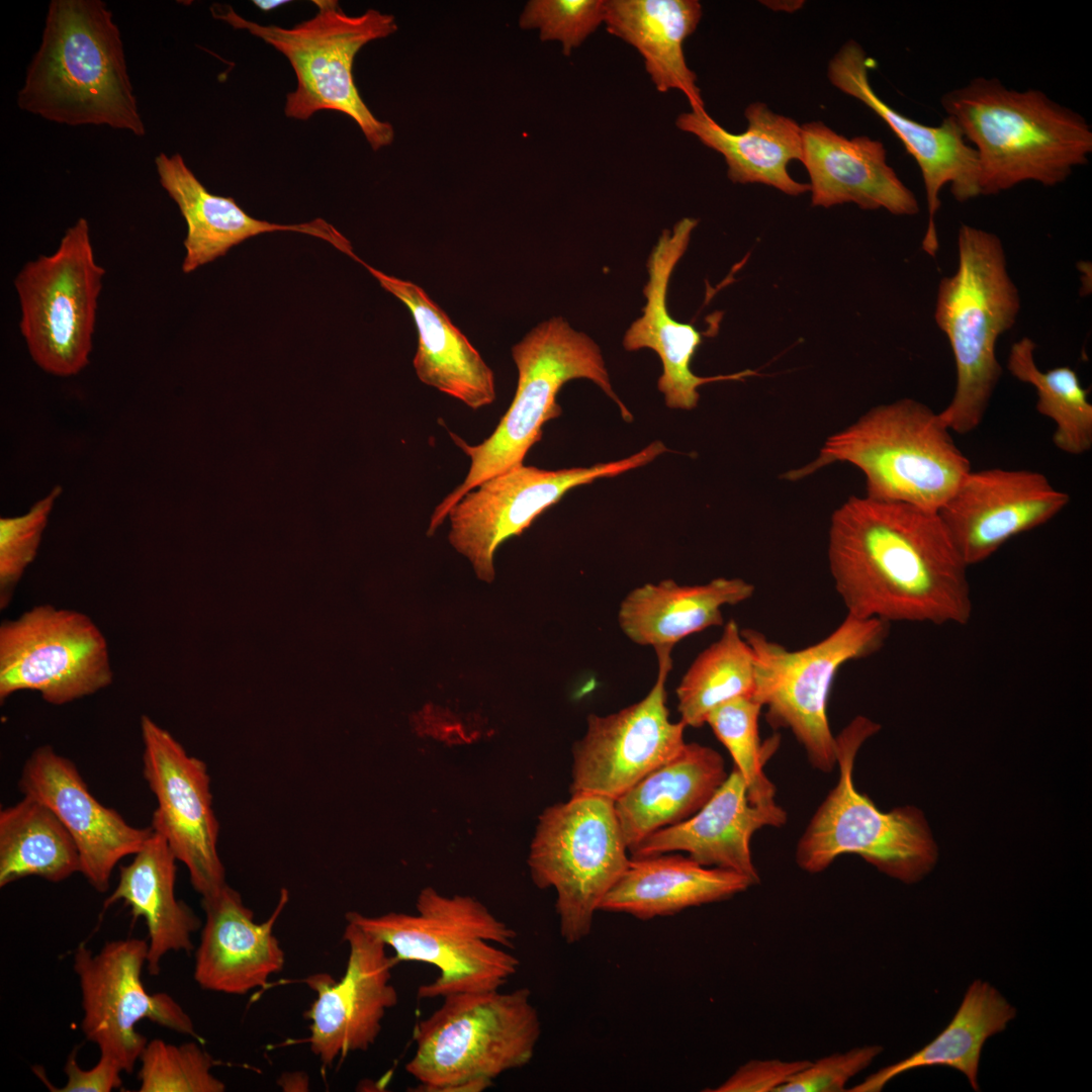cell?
Wrapping results in <instances>:
<instances>
[{
	"mask_svg": "<svg viewBox=\"0 0 1092 1092\" xmlns=\"http://www.w3.org/2000/svg\"><path fill=\"white\" fill-rule=\"evenodd\" d=\"M828 562L847 615L966 625L968 565L937 513L850 496L831 516Z\"/></svg>",
	"mask_w": 1092,
	"mask_h": 1092,
	"instance_id": "1",
	"label": "cell"
},
{
	"mask_svg": "<svg viewBox=\"0 0 1092 1092\" xmlns=\"http://www.w3.org/2000/svg\"><path fill=\"white\" fill-rule=\"evenodd\" d=\"M17 105L61 124L145 134L120 31L103 1H51Z\"/></svg>",
	"mask_w": 1092,
	"mask_h": 1092,
	"instance_id": "2",
	"label": "cell"
},
{
	"mask_svg": "<svg viewBox=\"0 0 1092 1092\" xmlns=\"http://www.w3.org/2000/svg\"><path fill=\"white\" fill-rule=\"evenodd\" d=\"M940 104L977 153L980 195L1027 181L1059 185L1092 153L1088 121L1037 89L977 77L944 93Z\"/></svg>",
	"mask_w": 1092,
	"mask_h": 1092,
	"instance_id": "3",
	"label": "cell"
},
{
	"mask_svg": "<svg viewBox=\"0 0 1092 1092\" xmlns=\"http://www.w3.org/2000/svg\"><path fill=\"white\" fill-rule=\"evenodd\" d=\"M839 462L860 470L866 496L933 513L972 470L938 413L912 398L871 408L785 478L800 480Z\"/></svg>",
	"mask_w": 1092,
	"mask_h": 1092,
	"instance_id": "4",
	"label": "cell"
},
{
	"mask_svg": "<svg viewBox=\"0 0 1092 1092\" xmlns=\"http://www.w3.org/2000/svg\"><path fill=\"white\" fill-rule=\"evenodd\" d=\"M957 243V269L939 282L934 320L957 373L953 396L938 415L949 431L964 435L985 417L1002 375L996 345L1015 325L1021 304L997 235L962 224Z\"/></svg>",
	"mask_w": 1092,
	"mask_h": 1092,
	"instance_id": "5",
	"label": "cell"
},
{
	"mask_svg": "<svg viewBox=\"0 0 1092 1092\" xmlns=\"http://www.w3.org/2000/svg\"><path fill=\"white\" fill-rule=\"evenodd\" d=\"M512 356L518 369L517 389L493 433L477 445H469L450 433L470 458V467L463 482L436 507L429 535L465 493L488 478L523 465L528 451L541 440L544 424L561 415L556 398L566 382L580 378L593 381L617 403L623 419L632 421L631 413L612 388L599 346L564 318L556 316L539 324L513 346Z\"/></svg>",
	"mask_w": 1092,
	"mask_h": 1092,
	"instance_id": "6",
	"label": "cell"
},
{
	"mask_svg": "<svg viewBox=\"0 0 1092 1092\" xmlns=\"http://www.w3.org/2000/svg\"><path fill=\"white\" fill-rule=\"evenodd\" d=\"M541 1021L528 988L443 998L414 1032L405 1071L426 1092H480L534 1057Z\"/></svg>",
	"mask_w": 1092,
	"mask_h": 1092,
	"instance_id": "7",
	"label": "cell"
},
{
	"mask_svg": "<svg viewBox=\"0 0 1092 1092\" xmlns=\"http://www.w3.org/2000/svg\"><path fill=\"white\" fill-rule=\"evenodd\" d=\"M416 907V914L351 911L346 921L393 949L398 963L420 962L439 970L433 982L419 987V999L497 990L517 973L518 958L504 949L514 947L517 932L477 899L426 887Z\"/></svg>",
	"mask_w": 1092,
	"mask_h": 1092,
	"instance_id": "8",
	"label": "cell"
},
{
	"mask_svg": "<svg viewBox=\"0 0 1092 1092\" xmlns=\"http://www.w3.org/2000/svg\"><path fill=\"white\" fill-rule=\"evenodd\" d=\"M880 729L859 715L835 736L838 781L797 843L795 859L801 870L818 874L838 856L856 854L886 876L914 884L934 868L937 846L922 811L910 805L881 811L854 786L855 757Z\"/></svg>",
	"mask_w": 1092,
	"mask_h": 1092,
	"instance_id": "9",
	"label": "cell"
},
{
	"mask_svg": "<svg viewBox=\"0 0 1092 1092\" xmlns=\"http://www.w3.org/2000/svg\"><path fill=\"white\" fill-rule=\"evenodd\" d=\"M313 17L285 28L262 25L222 8L215 16L235 28L248 30L282 53L290 62L297 86L286 96L287 117L306 120L321 110L345 113L360 127L374 151L390 145L394 130L379 120L361 98L353 77L358 52L368 42L397 30L393 15L369 9L346 14L335 0H314Z\"/></svg>",
	"mask_w": 1092,
	"mask_h": 1092,
	"instance_id": "10",
	"label": "cell"
},
{
	"mask_svg": "<svg viewBox=\"0 0 1092 1092\" xmlns=\"http://www.w3.org/2000/svg\"><path fill=\"white\" fill-rule=\"evenodd\" d=\"M890 623L846 615L827 637L808 647L789 650L754 629L741 634L754 654L753 698L766 709L774 728L789 729L822 772L836 765V741L828 719L830 690L840 667L878 652Z\"/></svg>",
	"mask_w": 1092,
	"mask_h": 1092,
	"instance_id": "11",
	"label": "cell"
},
{
	"mask_svg": "<svg viewBox=\"0 0 1092 1092\" xmlns=\"http://www.w3.org/2000/svg\"><path fill=\"white\" fill-rule=\"evenodd\" d=\"M627 850L612 800L571 796L541 814L528 866L538 888L555 890L566 943L590 933L595 913L628 866Z\"/></svg>",
	"mask_w": 1092,
	"mask_h": 1092,
	"instance_id": "12",
	"label": "cell"
},
{
	"mask_svg": "<svg viewBox=\"0 0 1092 1092\" xmlns=\"http://www.w3.org/2000/svg\"><path fill=\"white\" fill-rule=\"evenodd\" d=\"M104 274L85 217L65 232L53 254L27 262L17 274L20 332L43 371L68 377L87 366Z\"/></svg>",
	"mask_w": 1092,
	"mask_h": 1092,
	"instance_id": "13",
	"label": "cell"
},
{
	"mask_svg": "<svg viewBox=\"0 0 1092 1092\" xmlns=\"http://www.w3.org/2000/svg\"><path fill=\"white\" fill-rule=\"evenodd\" d=\"M113 680L108 643L86 614L43 604L0 626V701L37 692L62 706Z\"/></svg>",
	"mask_w": 1092,
	"mask_h": 1092,
	"instance_id": "14",
	"label": "cell"
},
{
	"mask_svg": "<svg viewBox=\"0 0 1092 1092\" xmlns=\"http://www.w3.org/2000/svg\"><path fill=\"white\" fill-rule=\"evenodd\" d=\"M667 451L655 441L627 458L590 467L545 470L524 464L488 478L465 493L448 512V539L469 560L482 581L494 579V554L520 535L570 489L596 479L641 467Z\"/></svg>",
	"mask_w": 1092,
	"mask_h": 1092,
	"instance_id": "15",
	"label": "cell"
},
{
	"mask_svg": "<svg viewBox=\"0 0 1092 1092\" xmlns=\"http://www.w3.org/2000/svg\"><path fill=\"white\" fill-rule=\"evenodd\" d=\"M148 941L140 938L107 941L96 953L81 943L73 969L79 979L83 1016L81 1029L100 1055L114 1060L130 1074L148 1039L136 1024L148 1019L172 1031L198 1037L182 1006L164 992L150 994L142 972Z\"/></svg>",
	"mask_w": 1092,
	"mask_h": 1092,
	"instance_id": "16",
	"label": "cell"
},
{
	"mask_svg": "<svg viewBox=\"0 0 1092 1092\" xmlns=\"http://www.w3.org/2000/svg\"><path fill=\"white\" fill-rule=\"evenodd\" d=\"M658 672L639 702L607 716L589 714L584 736L573 746L571 796L616 801L685 746L684 722H671L666 680L670 646L654 648Z\"/></svg>",
	"mask_w": 1092,
	"mask_h": 1092,
	"instance_id": "17",
	"label": "cell"
},
{
	"mask_svg": "<svg viewBox=\"0 0 1092 1092\" xmlns=\"http://www.w3.org/2000/svg\"><path fill=\"white\" fill-rule=\"evenodd\" d=\"M140 724L143 776L157 800L150 826L185 864L194 890L207 896L226 884L207 766L151 717Z\"/></svg>",
	"mask_w": 1092,
	"mask_h": 1092,
	"instance_id": "18",
	"label": "cell"
},
{
	"mask_svg": "<svg viewBox=\"0 0 1092 1092\" xmlns=\"http://www.w3.org/2000/svg\"><path fill=\"white\" fill-rule=\"evenodd\" d=\"M349 956L343 977L329 974L304 979L316 998L304 1012L310 1021L306 1038L322 1064L368 1050L377 1039L386 1011L397 1004L391 971L398 964L386 945L371 933L347 921L343 934Z\"/></svg>",
	"mask_w": 1092,
	"mask_h": 1092,
	"instance_id": "19",
	"label": "cell"
},
{
	"mask_svg": "<svg viewBox=\"0 0 1092 1092\" xmlns=\"http://www.w3.org/2000/svg\"><path fill=\"white\" fill-rule=\"evenodd\" d=\"M871 64L872 60L861 46L849 40L829 62L827 76L835 88L875 112L917 163L928 210L922 249L935 257L939 247L935 222L940 206L939 193L949 185L960 202L980 195L977 153L950 117L945 116L937 125H926L901 114L882 100L870 83Z\"/></svg>",
	"mask_w": 1092,
	"mask_h": 1092,
	"instance_id": "20",
	"label": "cell"
},
{
	"mask_svg": "<svg viewBox=\"0 0 1092 1092\" xmlns=\"http://www.w3.org/2000/svg\"><path fill=\"white\" fill-rule=\"evenodd\" d=\"M1070 496L1026 469L970 471L937 512L968 566L985 561L1013 537L1056 517Z\"/></svg>",
	"mask_w": 1092,
	"mask_h": 1092,
	"instance_id": "21",
	"label": "cell"
},
{
	"mask_svg": "<svg viewBox=\"0 0 1092 1092\" xmlns=\"http://www.w3.org/2000/svg\"><path fill=\"white\" fill-rule=\"evenodd\" d=\"M18 788L23 796L39 800L58 816L78 847L80 873L99 893L108 890L117 862L135 854L154 832L151 826L128 824L117 811L101 804L74 762L50 745H41L29 755Z\"/></svg>",
	"mask_w": 1092,
	"mask_h": 1092,
	"instance_id": "22",
	"label": "cell"
},
{
	"mask_svg": "<svg viewBox=\"0 0 1092 1092\" xmlns=\"http://www.w3.org/2000/svg\"><path fill=\"white\" fill-rule=\"evenodd\" d=\"M698 219L684 217L671 230H663L648 260V280L643 293L646 303L642 315L626 331L623 346L627 351L653 350L660 358L662 373L657 386L670 408L690 411L698 405L699 388L710 382L742 380L755 375L752 370L702 377L691 368L693 357L702 344V334L691 324L674 320L667 307V290L672 272L689 246Z\"/></svg>",
	"mask_w": 1092,
	"mask_h": 1092,
	"instance_id": "23",
	"label": "cell"
},
{
	"mask_svg": "<svg viewBox=\"0 0 1092 1092\" xmlns=\"http://www.w3.org/2000/svg\"><path fill=\"white\" fill-rule=\"evenodd\" d=\"M288 900V891L282 889L271 916L257 923L241 894L228 884L203 896L205 922L193 974L198 986L231 995L265 987L284 966V952L273 928Z\"/></svg>",
	"mask_w": 1092,
	"mask_h": 1092,
	"instance_id": "24",
	"label": "cell"
},
{
	"mask_svg": "<svg viewBox=\"0 0 1092 1092\" xmlns=\"http://www.w3.org/2000/svg\"><path fill=\"white\" fill-rule=\"evenodd\" d=\"M787 820L786 810L777 803L751 804L745 782L733 767L696 814L651 833L629 851L633 857L686 851L702 866L741 874L756 885L760 879L752 860L750 840L757 830L782 827Z\"/></svg>",
	"mask_w": 1092,
	"mask_h": 1092,
	"instance_id": "25",
	"label": "cell"
},
{
	"mask_svg": "<svg viewBox=\"0 0 1092 1092\" xmlns=\"http://www.w3.org/2000/svg\"><path fill=\"white\" fill-rule=\"evenodd\" d=\"M801 134L800 162L810 178L813 206L852 202L895 215L918 213L915 195L888 164L882 142L867 135L848 139L822 121L801 125Z\"/></svg>",
	"mask_w": 1092,
	"mask_h": 1092,
	"instance_id": "26",
	"label": "cell"
},
{
	"mask_svg": "<svg viewBox=\"0 0 1092 1092\" xmlns=\"http://www.w3.org/2000/svg\"><path fill=\"white\" fill-rule=\"evenodd\" d=\"M155 165L161 186L176 202L187 224L182 270L190 273L224 256L244 241L266 233L290 231L321 238L341 250L347 243L333 225L317 218L307 223L277 224L248 214L233 197L210 193L179 154L160 153Z\"/></svg>",
	"mask_w": 1092,
	"mask_h": 1092,
	"instance_id": "27",
	"label": "cell"
},
{
	"mask_svg": "<svg viewBox=\"0 0 1092 1092\" xmlns=\"http://www.w3.org/2000/svg\"><path fill=\"white\" fill-rule=\"evenodd\" d=\"M353 259L410 310L418 333L413 361L418 378L472 410L491 404L495 399L493 371L446 312L417 284L384 274L356 255Z\"/></svg>",
	"mask_w": 1092,
	"mask_h": 1092,
	"instance_id": "28",
	"label": "cell"
},
{
	"mask_svg": "<svg viewBox=\"0 0 1092 1092\" xmlns=\"http://www.w3.org/2000/svg\"><path fill=\"white\" fill-rule=\"evenodd\" d=\"M744 115L748 125L739 133L725 129L707 111L680 113L675 125L721 154L733 183L764 184L793 196L809 191V184L794 180L788 171L791 161L802 158L801 125L762 102L750 103Z\"/></svg>",
	"mask_w": 1092,
	"mask_h": 1092,
	"instance_id": "29",
	"label": "cell"
},
{
	"mask_svg": "<svg viewBox=\"0 0 1092 1092\" xmlns=\"http://www.w3.org/2000/svg\"><path fill=\"white\" fill-rule=\"evenodd\" d=\"M751 886L752 882L741 874L702 866L690 856H632L600 910L650 920L730 899Z\"/></svg>",
	"mask_w": 1092,
	"mask_h": 1092,
	"instance_id": "30",
	"label": "cell"
},
{
	"mask_svg": "<svg viewBox=\"0 0 1092 1092\" xmlns=\"http://www.w3.org/2000/svg\"><path fill=\"white\" fill-rule=\"evenodd\" d=\"M702 14L697 0H605L604 24L641 55L658 92L679 91L692 111L706 112L697 75L684 53V42Z\"/></svg>",
	"mask_w": 1092,
	"mask_h": 1092,
	"instance_id": "31",
	"label": "cell"
},
{
	"mask_svg": "<svg viewBox=\"0 0 1092 1092\" xmlns=\"http://www.w3.org/2000/svg\"><path fill=\"white\" fill-rule=\"evenodd\" d=\"M727 776L718 751L686 743L674 757L614 801L628 850L651 833L696 814Z\"/></svg>",
	"mask_w": 1092,
	"mask_h": 1092,
	"instance_id": "32",
	"label": "cell"
},
{
	"mask_svg": "<svg viewBox=\"0 0 1092 1092\" xmlns=\"http://www.w3.org/2000/svg\"><path fill=\"white\" fill-rule=\"evenodd\" d=\"M754 586L742 578L718 577L707 583L680 585L672 579L645 583L622 601L618 621L634 643L653 648L723 625L722 608L752 597Z\"/></svg>",
	"mask_w": 1092,
	"mask_h": 1092,
	"instance_id": "33",
	"label": "cell"
},
{
	"mask_svg": "<svg viewBox=\"0 0 1092 1092\" xmlns=\"http://www.w3.org/2000/svg\"><path fill=\"white\" fill-rule=\"evenodd\" d=\"M177 858L166 839L153 832L133 859L119 868V879L103 908L122 901L134 919L144 918L148 929L147 968L160 974L161 961L170 951L193 949L191 936L201 926L200 919L176 898Z\"/></svg>",
	"mask_w": 1092,
	"mask_h": 1092,
	"instance_id": "34",
	"label": "cell"
},
{
	"mask_svg": "<svg viewBox=\"0 0 1092 1092\" xmlns=\"http://www.w3.org/2000/svg\"><path fill=\"white\" fill-rule=\"evenodd\" d=\"M1016 1008L991 984L975 980L946 1027L911 1056L884 1067L847 1091L879 1092L897 1076L923 1067L942 1066L965 1075L979 1091L978 1072L987 1039L1004 1031Z\"/></svg>",
	"mask_w": 1092,
	"mask_h": 1092,
	"instance_id": "35",
	"label": "cell"
},
{
	"mask_svg": "<svg viewBox=\"0 0 1092 1092\" xmlns=\"http://www.w3.org/2000/svg\"><path fill=\"white\" fill-rule=\"evenodd\" d=\"M81 872L78 847L58 816L30 796L0 812V887L38 877L62 882Z\"/></svg>",
	"mask_w": 1092,
	"mask_h": 1092,
	"instance_id": "36",
	"label": "cell"
},
{
	"mask_svg": "<svg viewBox=\"0 0 1092 1092\" xmlns=\"http://www.w3.org/2000/svg\"><path fill=\"white\" fill-rule=\"evenodd\" d=\"M753 693L754 654L737 623L730 620L720 638L696 657L676 688L680 721L701 727L719 705Z\"/></svg>",
	"mask_w": 1092,
	"mask_h": 1092,
	"instance_id": "37",
	"label": "cell"
},
{
	"mask_svg": "<svg viewBox=\"0 0 1092 1092\" xmlns=\"http://www.w3.org/2000/svg\"><path fill=\"white\" fill-rule=\"evenodd\" d=\"M1035 348L1036 344L1028 337L1016 341L1007 358V369L1014 378L1035 388L1037 412L1056 426L1054 445L1067 454H1084L1092 447L1089 389L1082 386L1071 367L1040 370L1035 362Z\"/></svg>",
	"mask_w": 1092,
	"mask_h": 1092,
	"instance_id": "38",
	"label": "cell"
},
{
	"mask_svg": "<svg viewBox=\"0 0 1092 1092\" xmlns=\"http://www.w3.org/2000/svg\"><path fill=\"white\" fill-rule=\"evenodd\" d=\"M761 709L753 697H739L719 705L706 719L742 776L749 802L758 806L776 803V787L763 767L771 749L778 745V738L768 739L765 746L760 742L758 719Z\"/></svg>",
	"mask_w": 1092,
	"mask_h": 1092,
	"instance_id": "39",
	"label": "cell"
},
{
	"mask_svg": "<svg viewBox=\"0 0 1092 1092\" xmlns=\"http://www.w3.org/2000/svg\"><path fill=\"white\" fill-rule=\"evenodd\" d=\"M140 1092H223L225 1084L211 1070L212 1056L194 1041L172 1044L148 1040L140 1057Z\"/></svg>",
	"mask_w": 1092,
	"mask_h": 1092,
	"instance_id": "40",
	"label": "cell"
},
{
	"mask_svg": "<svg viewBox=\"0 0 1092 1092\" xmlns=\"http://www.w3.org/2000/svg\"><path fill=\"white\" fill-rule=\"evenodd\" d=\"M60 485L36 502L27 513L0 519V608L9 605L25 569L34 560Z\"/></svg>",
	"mask_w": 1092,
	"mask_h": 1092,
	"instance_id": "41",
	"label": "cell"
},
{
	"mask_svg": "<svg viewBox=\"0 0 1092 1092\" xmlns=\"http://www.w3.org/2000/svg\"><path fill=\"white\" fill-rule=\"evenodd\" d=\"M605 20V0H531L522 11V29H537L543 41L555 40L569 56Z\"/></svg>",
	"mask_w": 1092,
	"mask_h": 1092,
	"instance_id": "42",
	"label": "cell"
},
{
	"mask_svg": "<svg viewBox=\"0 0 1092 1092\" xmlns=\"http://www.w3.org/2000/svg\"><path fill=\"white\" fill-rule=\"evenodd\" d=\"M882 1052L881 1045H864L809 1062L778 1092L846 1091L848 1081L868 1068Z\"/></svg>",
	"mask_w": 1092,
	"mask_h": 1092,
	"instance_id": "43",
	"label": "cell"
},
{
	"mask_svg": "<svg viewBox=\"0 0 1092 1092\" xmlns=\"http://www.w3.org/2000/svg\"><path fill=\"white\" fill-rule=\"evenodd\" d=\"M810 1061L752 1060L740 1066L713 1092H778Z\"/></svg>",
	"mask_w": 1092,
	"mask_h": 1092,
	"instance_id": "44",
	"label": "cell"
},
{
	"mask_svg": "<svg viewBox=\"0 0 1092 1092\" xmlns=\"http://www.w3.org/2000/svg\"><path fill=\"white\" fill-rule=\"evenodd\" d=\"M64 1072L67 1077L66 1084L56 1088L47 1084L51 1091L57 1092H110L122 1085L121 1067L111 1058L100 1055L97 1064L88 1070H83L76 1059L75 1052L71 1053L66 1061Z\"/></svg>",
	"mask_w": 1092,
	"mask_h": 1092,
	"instance_id": "45",
	"label": "cell"
},
{
	"mask_svg": "<svg viewBox=\"0 0 1092 1092\" xmlns=\"http://www.w3.org/2000/svg\"><path fill=\"white\" fill-rule=\"evenodd\" d=\"M253 2L262 11L269 12V11L273 10L274 8H276L278 6H280V5L284 4V3H287L288 1H286V0H284V1H281V0H275V1H272V0H265V1L264 0H257V1H253Z\"/></svg>",
	"mask_w": 1092,
	"mask_h": 1092,
	"instance_id": "46",
	"label": "cell"
}]
</instances>
